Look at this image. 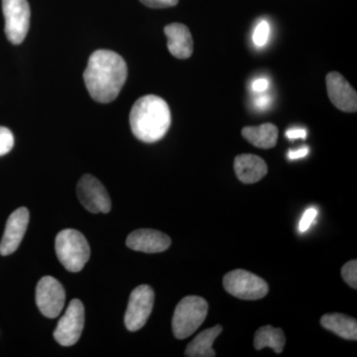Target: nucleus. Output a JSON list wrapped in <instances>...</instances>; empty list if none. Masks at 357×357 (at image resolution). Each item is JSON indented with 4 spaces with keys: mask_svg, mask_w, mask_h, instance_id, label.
Instances as JSON below:
<instances>
[{
    "mask_svg": "<svg viewBox=\"0 0 357 357\" xmlns=\"http://www.w3.org/2000/svg\"><path fill=\"white\" fill-rule=\"evenodd\" d=\"M164 32L168 39V50L174 57L181 60L191 57L194 52V41L187 26L182 23H172L166 26Z\"/></svg>",
    "mask_w": 357,
    "mask_h": 357,
    "instance_id": "nucleus-14",
    "label": "nucleus"
},
{
    "mask_svg": "<svg viewBox=\"0 0 357 357\" xmlns=\"http://www.w3.org/2000/svg\"><path fill=\"white\" fill-rule=\"evenodd\" d=\"M241 134L246 140L255 147L270 149L276 146L279 130L272 123H264L259 126H246Z\"/></svg>",
    "mask_w": 357,
    "mask_h": 357,
    "instance_id": "nucleus-17",
    "label": "nucleus"
},
{
    "mask_svg": "<svg viewBox=\"0 0 357 357\" xmlns=\"http://www.w3.org/2000/svg\"><path fill=\"white\" fill-rule=\"evenodd\" d=\"M128 79V66L119 54L98 50L91 54L84 73L89 95L100 103L114 102Z\"/></svg>",
    "mask_w": 357,
    "mask_h": 357,
    "instance_id": "nucleus-1",
    "label": "nucleus"
},
{
    "mask_svg": "<svg viewBox=\"0 0 357 357\" xmlns=\"http://www.w3.org/2000/svg\"><path fill=\"white\" fill-rule=\"evenodd\" d=\"M14 146V136L8 128L0 126V156L9 153Z\"/></svg>",
    "mask_w": 357,
    "mask_h": 357,
    "instance_id": "nucleus-22",
    "label": "nucleus"
},
{
    "mask_svg": "<svg viewBox=\"0 0 357 357\" xmlns=\"http://www.w3.org/2000/svg\"><path fill=\"white\" fill-rule=\"evenodd\" d=\"M29 218V211L26 208H17L11 213L7 220L3 237L0 243V255H10L17 250L27 230Z\"/></svg>",
    "mask_w": 357,
    "mask_h": 357,
    "instance_id": "nucleus-11",
    "label": "nucleus"
},
{
    "mask_svg": "<svg viewBox=\"0 0 357 357\" xmlns=\"http://www.w3.org/2000/svg\"><path fill=\"white\" fill-rule=\"evenodd\" d=\"M309 147L303 146L299 148L297 150H290L288 153L289 159L290 160H296L303 158V157H306L307 154H309Z\"/></svg>",
    "mask_w": 357,
    "mask_h": 357,
    "instance_id": "nucleus-27",
    "label": "nucleus"
},
{
    "mask_svg": "<svg viewBox=\"0 0 357 357\" xmlns=\"http://www.w3.org/2000/svg\"><path fill=\"white\" fill-rule=\"evenodd\" d=\"M2 11L7 39L14 45L22 43L27 36L31 17L27 0H2Z\"/></svg>",
    "mask_w": 357,
    "mask_h": 357,
    "instance_id": "nucleus-6",
    "label": "nucleus"
},
{
    "mask_svg": "<svg viewBox=\"0 0 357 357\" xmlns=\"http://www.w3.org/2000/svg\"><path fill=\"white\" fill-rule=\"evenodd\" d=\"M126 245L134 251L145 253L164 252L171 246V238L155 229H137L126 239Z\"/></svg>",
    "mask_w": 357,
    "mask_h": 357,
    "instance_id": "nucleus-13",
    "label": "nucleus"
},
{
    "mask_svg": "<svg viewBox=\"0 0 357 357\" xmlns=\"http://www.w3.org/2000/svg\"><path fill=\"white\" fill-rule=\"evenodd\" d=\"M270 102H271V100H270L269 96H263L256 100L255 105L258 109H265L268 105H270Z\"/></svg>",
    "mask_w": 357,
    "mask_h": 357,
    "instance_id": "nucleus-28",
    "label": "nucleus"
},
{
    "mask_svg": "<svg viewBox=\"0 0 357 357\" xmlns=\"http://www.w3.org/2000/svg\"><path fill=\"white\" fill-rule=\"evenodd\" d=\"M223 287L230 295L241 300H260L269 292L266 281L243 269L234 270L225 274Z\"/></svg>",
    "mask_w": 357,
    "mask_h": 357,
    "instance_id": "nucleus-5",
    "label": "nucleus"
},
{
    "mask_svg": "<svg viewBox=\"0 0 357 357\" xmlns=\"http://www.w3.org/2000/svg\"><path fill=\"white\" fill-rule=\"evenodd\" d=\"M84 325V307L77 299L70 301L64 316L59 321L54 338L62 347H72L79 342Z\"/></svg>",
    "mask_w": 357,
    "mask_h": 357,
    "instance_id": "nucleus-8",
    "label": "nucleus"
},
{
    "mask_svg": "<svg viewBox=\"0 0 357 357\" xmlns=\"http://www.w3.org/2000/svg\"><path fill=\"white\" fill-rule=\"evenodd\" d=\"M145 6L150 8H168L177 6L178 0H140Z\"/></svg>",
    "mask_w": 357,
    "mask_h": 357,
    "instance_id": "nucleus-24",
    "label": "nucleus"
},
{
    "mask_svg": "<svg viewBox=\"0 0 357 357\" xmlns=\"http://www.w3.org/2000/svg\"><path fill=\"white\" fill-rule=\"evenodd\" d=\"M328 98L335 107L344 112H356L357 95L356 89L337 72L328 73L326 76Z\"/></svg>",
    "mask_w": 357,
    "mask_h": 357,
    "instance_id": "nucleus-12",
    "label": "nucleus"
},
{
    "mask_svg": "<svg viewBox=\"0 0 357 357\" xmlns=\"http://www.w3.org/2000/svg\"><path fill=\"white\" fill-rule=\"evenodd\" d=\"M171 119L168 103L153 95L136 100L129 115L134 136L145 143L161 140L170 128Z\"/></svg>",
    "mask_w": 357,
    "mask_h": 357,
    "instance_id": "nucleus-2",
    "label": "nucleus"
},
{
    "mask_svg": "<svg viewBox=\"0 0 357 357\" xmlns=\"http://www.w3.org/2000/svg\"><path fill=\"white\" fill-rule=\"evenodd\" d=\"M154 306V291L148 285L138 286L129 297L124 324L130 332H137L147 323Z\"/></svg>",
    "mask_w": 357,
    "mask_h": 357,
    "instance_id": "nucleus-7",
    "label": "nucleus"
},
{
    "mask_svg": "<svg viewBox=\"0 0 357 357\" xmlns=\"http://www.w3.org/2000/svg\"><path fill=\"white\" fill-rule=\"evenodd\" d=\"M77 197L84 208L93 213H107L112 208L109 192L96 177L84 175L79 181Z\"/></svg>",
    "mask_w": 357,
    "mask_h": 357,
    "instance_id": "nucleus-10",
    "label": "nucleus"
},
{
    "mask_svg": "<svg viewBox=\"0 0 357 357\" xmlns=\"http://www.w3.org/2000/svg\"><path fill=\"white\" fill-rule=\"evenodd\" d=\"M321 325L338 337L344 340H357V321L356 319L344 314H326L321 317Z\"/></svg>",
    "mask_w": 357,
    "mask_h": 357,
    "instance_id": "nucleus-18",
    "label": "nucleus"
},
{
    "mask_svg": "<svg viewBox=\"0 0 357 357\" xmlns=\"http://www.w3.org/2000/svg\"><path fill=\"white\" fill-rule=\"evenodd\" d=\"M55 248L59 261L73 273L82 271L91 256L88 241L76 229H68L59 232Z\"/></svg>",
    "mask_w": 357,
    "mask_h": 357,
    "instance_id": "nucleus-3",
    "label": "nucleus"
},
{
    "mask_svg": "<svg viewBox=\"0 0 357 357\" xmlns=\"http://www.w3.org/2000/svg\"><path fill=\"white\" fill-rule=\"evenodd\" d=\"M222 332V326L218 325L208 328L197 335L185 349V356L188 357H215L213 344Z\"/></svg>",
    "mask_w": 357,
    "mask_h": 357,
    "instance_id": "nucleus-16",
    "label": "nucleus"
},
{
    "mask_svg": "<svg viewBox=\"0 0 357 357\" xmlns=\"http://www.w3.org/2000/svg\"><path fill=\"white\" fill-rule=\"evenodd\" d=\"M65 301V289L57 279L45 276L37 284V307L47 318H57L64 309Z\"/></svg>",
    "mask_w": 357,
    "mask_h": 357,
    "instance_id": "nucleus-9",
    "label": "nucleus"
},
{
    "mask_svg": "<svg viewBox=\"0 0 357 357\" xmlns=\"http://www.w3.org/2000/svg\"><path fill=\"white\" fill-rule=\"evenodd\" d=\"M208 304L204 298L187 296L183 298L174 312L172 328L178 340L191 337L203 325L208 316Z\"/></svg>",
    "mask_w": 357,
    "mask_h": 357,
    "instance_id": "nucleus-4",
    "label": "nucleus"
},
{
    "mask_svg": "<svg viewBox=\"0 0 357 357\" xmlns=\"http://www.w3.org/2000/svg\"><path fill=\"white\" fill-rule=\"evenodd\" d=\"M270 34V26L266 20L260 21L256 26L255 33H253V43L257 47H263L266 45L268 37Z\"/></svg>",
    "mask_w": 357,
    "mask_h": 357,
    "instance_id": "nucleus-20",
    "label": "nucleus"
},
{
    "mask_svg": "<svg viewBox=\"0 0 357 357\" xmlns=\"http://www.w3.org/2000/svg\"><path fill=\"white\" fill-rule=\"evenodd\" d=\"M307 130L304 128H292L289 129L286 132L288 139H306L307 138Z\"/></svg>",
    "mask_w": 357,
    "mask_h": 357,
    "instance_id": "nucleus-26",
    "label": "nucleus"
},
{
    "mask_svg": "<svg viewBox=\"0 0 357 357\" xmlns=\"http://www.w3.org/2000/svg\"><path fill=\"white\" fill-rule=\"evenodd\" d=\"M234 171L243 184H255L268 173L266 162L253 154H241L234 160Z\"/></svg>",
    "mask_w": 357,
    "mask_h": 357,
    "instance_id": "nucleus-15",
    "label": "nucleus"
},
{
    "mask_svg": "<svg viewBox=\"0 0 357 357\" xmlns=\"http://www.w3.org/2000/svg\"><path fill=\"white\" fill-rule=\"evenodd\" d=\"M268 86H269V82H268V79H265V77L256 79L252 84H251L252 91L257 93H264V91H267Z\"/></svg>",
    "mask_w": 357,
    "mask_h": 357,
    "instance_id": "nucleus-25",
    "label": "nucleus"
},
{
    "mask_svg": "<svg viewBox=\"0 0 357 357\" xmlns=\"http://www.w3.org/2000/svg\"><path fill=\"white\" fill-rule=\"evenodd\" d=\"M286 338L282 328L265 326L255 333V347L257 351L271 347L276 354H281L285 347Z\"/></svg>",
    "mask_w": 357,
    "mask_h": 357,
    "instance_id": "nucleus-19",
    "label": "nucleus"
},
{
    "mask_svg": "<svg viewBox=\"0 0 357 357\" xmlns=\"http://www.w3.org/2000/svg\"><path fill=\"white\" fill-rule=\"evenodd\" d=\"M342 276L345 283L349 284L351 288H357V261L351 260L342 266Z\"/></svg>",
    "mask_w": 357,
    "mask_h": 357,
    "instance_id": "nucleus-21",
    "label": "nucleus"
},
{
    "mask_svg": "<svg viewBox=\"0 0 357 357\" xmlns=\"http://www.w3.org/2000/svg\"><path fill=\"white\" fill-rule=\"evenodd\" d=\"M317 215H318V211L314 208H309V210L305 211L299 223V230L301 232L307 231L310 229L314 218H317Z\"/></svg>",
    "mask_w": 357,
    "mask_h": 357,
    "instance_id": "nucleus-23",
    "label": "nucleus"
}]
</instances>
